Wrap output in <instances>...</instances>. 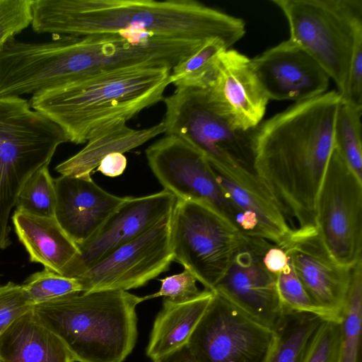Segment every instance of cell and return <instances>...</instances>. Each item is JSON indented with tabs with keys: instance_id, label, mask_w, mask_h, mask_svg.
I'll return each instance as SVG.
<instances>
[{
	"instance_id": "d6986e66",
	"label": "cell",
	"mask_w": 362,
	"mask_h": 362,
	"mask_svg": "<svg viewBox=\"0 0 362 362\" xmlns=\"http://www.w3.org/2000/svg\"><path fill=\"white\" fill-rule=\"evenodd\" d=\"M208 88L227 107L239 129L250 130L260 124L269 99L247 56L233 49L224 50Z\"/></svg>"
},
{
	"instance_id": "3957f363",
	"label": "cell",
	"mask_w": 362,
	"mask_h": 362,
	"mask_svg": "<svg viewBox=\"0 0 362 362\" xmlns=\"http://www.w3.org/2000/svg\"><path fill=\"white\" fill-rule=\"evenodd\" d=\"M170 69H119L45 88L33 94L32 109L57 124L69 142L81 144L100 126L128 121L164 98Z\"/></svg>"
},
{
	"instance_id": "4dcf8cb0",
	"label": "cell",
	"mask_w": 362,
	"mask_h": 362,
	"mask_svg": "<svg viewBox=\"0 0 362 362\" xmlns=\"http://www.w3.org/2000/svg\"><path fill=\"white\" fill-rule=\"evenodd\" d=\"M341 321L324 320L317 330L303 362H339Z\"/></svg>"
},
{
	"instance_id": "7c38bea8",
	"label": "cell",
	"mask_w": 362,
	"mask_h": 362,
	"mask_svg": "<svg viewBox=\"0 0 362 362\" xmlns=\"http://www.w3.org/2000/svg\"><path fill=\"white\" fill-rule=\"evenodd\" d=\"M171 214L77 278L82 292L127 291L146 285L168 270L173 261Z\"/></svg>"
},
{
	"instance_id": "9a60e30c",
	"label": "cell",
	"mask_w": 362,
	"mask_h": 362,
	"mask_svg": "<svg viewBox=\"0 0 362 362\" xmlns=\"http://www.w3.org/2000/svg\"><path fill=\"white\" fill-rule=\"evenodd\" d=\"M271 242L250 236L213 291L247 315L274 329L282 313L276 274L264 267L262 257Z\"/></svg>"
},
{
	"instance_id": "e575fe53",
	"label": "cell",
	"mask_w": 362,
	"mask_h": 362,
	"mask_svg": "<svg viewBox=\"0 0 362 362\" xmlns=\"http://www.w3.org/2000/svg\"><path fill=\"white\" fill-rule=\"evenodd\" d=\"M341 102L362 108V35L356 42L349 71L346 92Z\"/></svg>"
},
{
	"instance_id": "d6a6232c",
	"label": "cell",
	"mask_w": 362,
	"mask_h": 362,
	"mask_svg": "<svg viewBox=\"0 0 362 362\" xmlns=\"http://www.w3.org/2000/svg\"><path fill=\"white\" fill-rule=\"evenodd\" d=\"M33 305L21 285L10 281L0 286V336Z\"/></svg>"
},
{
	"instance_id": "9c48e42d",
	"label": "cell",
	"mask_w": 362,
	"mask_h": 362,
	"mask_svg": "<svg viewBox=\"0 0 362 362\" xmlns=\"http://www.w3.org/2000/svg\"><path fill=\"white\" fill-rule=\"evenodd\" d=\"M315 223L339 264L353 267L362 259V180L334 146L317 195Z\"/></svg>"
},
{
	"instance_id": "836d02e7",
	"label": "cell",
	"mask_w": 362,
	"mask_h": 362,
	"mask_svg": "<svg viewBox=\"0 0 362 362\" xmlns=\"http://www.w3.org/2000/svg\"><path fill=\"white\" fill-rule=\"evenodd\" d=\"M159 290L151 295L146 296L144 300L163 296L173 303H183L198 296L200 291L197 285V278L187 269L182 272L160 279Z\"/></svg>"
},
{
	"instance_id": "4fadbf2b",
	"label": "cell",
	"mask_w": 362,
	"mask_h": 362,
	"mask_svg": "<svg viewBox=\"0 0 362 362\" xmlns=\"http://www.w3.org/2000/svg\"><path fill=\"white\" fill-rule=\"evenodd\" d=\"M280 247L313 300L332 320L341 321L354 267L342 266L335 260L317 226L293 229Z\"/></svg>"
},
{
	"instance_id": "484cf974",
	"label": "cell",
	"mask_w": 362,
	"mask_h": 362,
	"mask_svg": "<svg viewBox=\"0 0 362 362\" xmlns=\"http://www.w3.org/2000/svg\"><path fill=\"white\" fill-rule=\"evenodd\" d=\"M341 327L342 335L339 362H361L362 260L353 267Z\"/></svg>"
},
{
	"instance_id": "ffe728a7",
	"label": "cell",
	"mask_w": 362,
	"mask_h": 362,
	"mask_svg": "<svg viewBox=\"0 0 362 362\" xmlns=\"http://www.w3.org/2000/svg\"><path fill=\"white\" fill-rule=\"evenodd\" d=\"M164 132L163 121L148 128L135 129L128 127L125 120H112L94 130L89 135L86 145L59 163L56 170L62 175L90 176L107 155L129 151Z\"/></svg>"
},
{
	"instance_id": "277c9868",
	"label": "cell",
	"mask_w": 362,
	"mask_h": 362,
	"mask_svg": "<svg viewBox=\"0 0 362 362\" xmlns=\"http://www.w3.org/2000/svg\"><path fill=\"white\" fill-rule=\"evenodd\" d=\"M143 297L125 291L79 292L33 305L76 362H123L137 339L136 308Z\"/></svg>"
},
{
	"instance_id": "603a6c76",
	"label": "cell",
	"mask_w": 362,
	"mask_h": 362,
	"mask_svg": "<svg viewBox=\"0 0 362 362\" xmlns=\"http://www.w3.org/2000/svg\"><path fill=\"white\" fill-rule=\"evenodd\" d=\"M214 294L204 288L198 296L183 303L163 298L146 349V356L153 362L187 344Z\"/></svg>"
},
{
	"instance_id": "8992f818",
	"label": "cell",
	"mask_w": 362,
	"mask_h": 362,
	"mask_svg": "<svg viewBox=\"0 0 362 362\" xmlns=\"http://www.w3.org/2000/svg\"><path fill=\"white\" fill-rule=\"evenodd\" d=\"M163 102L165 135L187 142L211 164L255 172L254 129L236 127L227 107L209 88L177 87Z\"/></svg>"
},
{
	"instance_id": "d4e9b609",
	"label": "cell",
	"mask_w": 362,
	"mask_h": 362,
	"mask_svg": "<svg viewBox=\"0 0 362 362\" xmlns=\"http://www.w3.org/2000/svg\"><path fill=\"white\" fill-rule=\"evenodd\" d=\"M228 49L220 39L202 42L193 53L174 66L170 74V84L177 87L206 88L215 78L220 54Z\"/></svg>"
},
{
	"instance_id": "1f68e13d",
	"label": "cell",
	"mask_w": 362,
	"mask_h": 362,
	"mask_svg": "<svg viewBox=\"0 0 362 362\" xmlns=\"http://www.w3.org/2000/svg\"><path fill=\"white\" fill-rule=\"evenodd\" d=\"M33 0H0V53L6 44L32 23Z\"/></svg>"
},
{
	"instance_id": "2e32d148",
	"label": "cell",
	"mask_w": 362,
	"mask_h": 362,
	"mask_svg": "<svg viewBox=\"0 0 362 362\" xmlns=\"http://www.w3.org/2000/svg\"><path fill=\"white\" fill-rule=\"evenodd\" d=\"M269 100L304 101L327 92L330 78L302 47L288 39L250 59Z\"/></svg>"
},
{
	"instance_id": "ba28073f",
	"label": "cell",
	"mask_w": 362,
	"mask_h": 362,
	"mask_svg": "<svg viewBox=\"0 0 362 362\" xmlns=\"http://www.w3.org/2000/svg\"><path fill=\"white\" fill-rule=\"evenodd\" d=\"M250 236L213 207L177 199L171 214L173 261L212 291Z\"/></svg>"
},
{
	"instance_id": "d590c367",
	"label": "cell",
	"mask_w": 362,
	"mask_h": 362,
	"mask_svg": "<svg viewBox=\"0 0 362 362\" xmlns=\"http://www.w3.org/2000/svg\"><path fill=\"white\" fill-rule=\"evenodd\" d=\"M262 262L269 272L277 275L288 267L289 257L283 248L271 243L263 255Z\"/></svg>"
},
{
	"instance_id": "8d00e7d4",
	"label": "cell",
	"mask_w": 362,
	"mask_h": 362,
	"mask_svg": "<svg viewBox=\"0 0 362 362\" xmlns=\"http://www.w3.org/2000/svg\"><path fill=\"white\" fill-rule=\"evenodd\" d=\"M127 165V159L124 153L115 152L105 156L97 167V170L108 177L122 175Z\"/></svg>"
},
{
	"instance_id": "f546056e",
	"label": "cell",
	"mask_w": 362,
	"mask_h": 362,
	"mask_svg": "<svg viewBox=\"0 0 362 362\" xmlns=\"http://www.w3.org/2000/svg\"><path fill=\"white\" fill-rule=\"evenodd\" d=\"M276 287L282 308L317 315L325 320L330 316L311 298L298 279L289 258L288 267L276 276Z\"/></svg>"
},
{
	"instance_id": "30bf717a",
	"label": "cell",
	"mask_w": 362,
	"mask_h": 362,
	"mask_svg": "<svg viewBox=\"0 0 362 362\" xmlns=\"http://www.w3.org/2000/svg\"><path fill=\"white\" fill-rule=\"evenodd\" d=\"M187 346L198 362H267L274 329L255 320L214 292Z\"/></svg>"
},
{
	"instance_id": "7a4b0ae2",
	"label": "cell",
	"mask_w": 362,
	"mask_h": 362,
	"mask_svg": "<svg viewBox=\"0 0 362 362\" xmlns=\"http://www.w3.org/2000/svg\"><path fill=\"white\" fill-rule=\"evenodd\" d=\"M32 12L33 30L52 35L218 38L230 49L246 31L243 19L194 0H33Z\"/></svg>"
},
{
	"instance_id": "83f0119b",
	"label": "cell",
	"mask_w": 362,
	"mask_h": 362,
	"mask_svg": "<svg viewBox=\"0 0 362 362\" xmlns=\"http://www.w3.org/2000/svg\"><path fill=\"white\" fill-rule=\"evenodd\" d=\"M15 211L42 216L54 217L56 189L48 165L36 170L22 187Z\"/></svg>"
},
{
	"instance_id": "ac0fdd59",
	"label": "cell",
	"mask_w": 362,
	"mask_h": 362,
	"mask_svg": "<svg viewBox=\"0 0 362 362\" xmlns=\"http://www.w3.org/2000/svg\"><path fill=\"white\" fill-rule=\"evenodd\" d=\"M54 185V218L76 245L89 240L125 199L104 190L91 176L61 175Z\"/></svg>"
},
{
	"instance_id": "8fae6325",
	"label": "cell",
	"mask_w": 362,
	"mask_h": 362,
	"mask_svg": "<svg viewBox=\"0 0 362 362\" xmlns=\"http://www.w3.org/2000/svg\"><path fill=\"white\" fill-rule=\"evenodd\" d=\"M146 156L163 189L177 199L213 207L245 234L243 215L227 198L201 152L178 137L165 135L146 149Z\"/></svg>"
},
{
	"instance_id": "52a82bcc",
	"label": "cell",
	"mask_w": 362,
	"mask_h": 362,
	"mask_svg": "<svg viewBox=\"0 0 362 362\" xmlns=\"http://www.w3.org/2000/svg\"><path fill=\"white\" fill-rule=\"evenodd\" d=\"M284 14L291 40L308 52L346 92L357 39L362 35V0H272Z\"/></svg>"
},
{
	"instance_id": "6da1fadb",
	"label": "cell",
	"mask_w": 362,
	"mask_h": 362,
	"mask_svg": "<svg viewBox=\"0 0 362 362\" xmlns=\"http://www.w3.org/2000/svg\"><path fill=\"white\" fill-rule=\"evenodd\" d=\"M340 103L337 91H327L254 129V170L288 223L298 228L316 226V201L334 148Z\"/></svg>"
},
{
	"instance_id": "cb8c5ba5",
	"label": "cell",
	"mask_w": 362,
	"mask_h": 362,
	"mask_svg": "<svg viewBox=\"0 0 362 362\" xmlns=\"http://www.w3.org/2000/svg\"><path fill=\"white\" fill-rule=\"evenodd\" d=\"M283 313L274 327L276 340L267 362H303L322 317L282 308Z\"/></svg>"
},
{
	"instance_id": "4316f807",
	"label": "cell",
	"mask_w": 362,
	"mask_h": 362,
	"mask_svg": "<svg viewBox=\"0 0 362 362\" xmlns=\"http://www.w3.org/2000/svg\"><path fill=\"white\" fill-rule=\"evenodd\" d=\"M362 108L341 101L334 128V146L362 180Z\"/></svg>"
},
{
	"instance_id": "5b68a950",
	"label": "cell",
	"mask_w": 362,
	"mask_h": 362,
	"mask_svg": "<svg viewBox=\"0 0 362 362\" xmlns=\"http://www.w3.org/2000/svg\"><path fill=\"white\" fill-rule=\"evenodd\" d=\"M66 142L64 131L28 100L0 97V241L9 237L8 219L22 187Z\"/></svg>"
},
{
	"instance_id": "5bb4252c",
	"label": "cell",
	"mask_w": 362,
	"mask_h": 362,
	"mask_svg": "<svg viewBox=\"0 0 362 362\" xmlns=\"http://www.w3.org/2000/svg\"><path fill=\"white\" fill-rule=\"evenodd\" d=\"M176 201V197L165 189L139 197H125L89 240L76 245L78 254L62 276L76 279L118 247L169 215Z\"/></svg>"
},
{
	"instance_id": "7402d4cb",
	"label": "cell",
	"mask_w": 362,
	"mask_h": 362,
	"mask_svg": "<svg viewBox=\"0 0 362 362\" xmlns=\"http://www.w3.org/2000/svg\"><path fill=\"white\" fill-rule=\"evenodd\" d=\"M0 361L75 362L64 343L38 320L33 309L0 336Z\"/></svg>"
},
{
	"instance_id": "44dd1931",
	"label": "cell",
	"mask_w": 362,
	"mask_h": 362,
	"mask_svg": "<svg viewBox=\"0 0 362 362\" xmlns=\"http://www.w3.org/2000/svg\"><path fill=\"white\" fill-rule=\"evenodd\" d=\"M12 221L19 240L29 254L30 261L62 275L78 250L56 218L15 211Z\"/></svg>"
},
{
	"instance_id": "e0dca14e",
	"label": "cell",
	"mask_w": 362,
	"mask_h": 362,
	"mask_svg": "<svg viewBox=\"0 0 362 362\" xmlns=\"http://www.w3.org/2000/svg\"><path fill=\"white\" fill-rule=\"evenodd\" d=\"M209 164L226 196L243 215L245 235L283 245L293 228L257 174L240 166Z\"/></svg>"
},
{
	"instance_id": "74e56055",
	"label": "cell",
	"mask_w": 362,
	"mask_h": 362,
	"mask_svg": "<svg viewBox=\"0 0 362 362\" xmlns=\"http://www.w3.org/2000/svg\"><path fill=\"white\" fill-rule=\"evenodd\" d=\"M154 362H198L187 344Z\"/></svg>"
},
{
	"instance_id": "f1b7e54d",
	"label": "cell",
	"mask_w": 362,
	"mask_h": 362,
	"mask_svg": "<svg viewBox=\"0 0 362 362\" xmlns=\"http://www.w3.org/2000/svg\"><path fill=\"white\" fill-rule=\"evenodd\" d=\"M21 286L34 305L82 292L76 279L46 269L30 275Z\"/></svg>"
},
{
	"instance_id": "f35d334b",
	"label": "cell",
	"mask_w": 362,
	"mask_h": 362,
	"mask_svg": "<svg viewBox=\"0 0 362 362\" xmlns=\"http://www.w3.org/2000/svg\"><path fill=\"white\" fill-rule=\"evenodd\" d=\"M1 362V361H0Z\"/></svg>"
}]
</instances>
